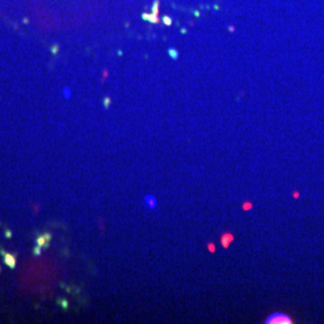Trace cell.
I'll return each mask as SVG.
<instances>
[{"instance_id":"1","label":"cell","mask_w":324,"mask_h":324,"mask_svg":"<svg viewBox=\"0 0 324 324\" xmlns=\"http://www.w3.org/2000/svg\"><path fill=\"white\" fill-rule=\"evenodd\" d=\"M267 323H291V318L283 313L275 312L268 318Z\"/></svg>"},{"instance_id":"2","label":"cell","mask_w":324,"mask_h":324,"mask_svg":"<svg viewBox=\"0 0 324 324\" xmlns=\"http://www.w3.org/2000/svg\"><path fill=\"white\" fill-rule=\"evenodd\" d=\"M144 202H145V204H147V205H148L150 209H155V208H156V205H157V201H156L155 196H151V195L145 196Z\"/></svg>"},{"instance_id":"3","label":"cell","mask_w":324,"mask_h":324,"mask_svg":"<svg viewBox=\"0 0 324 324\" xmlns=\"http://www.w3.org/2000/svg\"><path fill=\"white\" fill-rule=\"evenodd\" d=\"M51 240V234H43L37 238V245L39 246H47Z\"/></svg>"},{"instance_id":"4","label":"cell","mask_w":324,"mask_h":324,"mask_svg":"<svg viewBox=\"0 0 324 324\" xmlns=\"http://www.w3.org/2000/svg\"><path fill=\"white\" fill-rule=\"evenodd\" d=\"M4 262H5V264H7L10 268H14V265H16V258L12 256V255H5V257H4Z\"/></svg>"},{"instance_id":"5","label":"cell","mask_w":324,"mask_h":324,"mask_svg":"<svg viewBox=\"0 0 324 324\" xmlns=\"http://www.w3.org/2000/svg\"><path fill=\"white\" fill-rule=\"evenodd\" d=\"M232 240H233V235H232V234H229V233L223 234V235H222V238H221V241L223 242V246H224V247H227V246H228V244H229Z\"/></svg>"},{"instance_id":"6","label":"cell","mask_w":324,"mask_h":324,"mask_svg":"<svg viewBox=\"0 0 324 324\" xmlns=\"http://www.w3.org/2000/svg\"><path fill=\"white\" fill-rule=\"evenodd\" d=\"M171 55H172L173 59H177V57H178V52H177L175 49H171Z\"/></svg>"},{"instance_id":"7","label":"cell","mask_w":324,"mask_h":324,"mask_svg":"<svg viewBox=\"0 0 324 324\" xmlns=\"http://www.w3.org/2000/svg\"><path fill=\"white\" fill-rule=\"evenodd\" d=\"M163 19H166V23H167V24H172V20H171L169 17H166V18H163Z\"/></svg>"},{"instance_id":"8","label":"cell","mask_w":324,"mask_h":324,"mask_svg":"<svg viewBox=\"0 0 324 324\" xmlns=\"http://www.w3.org/2000/svg\"><path fill=\"white\" fill-rule=\"evenodd\" d=\"M209 248H210V251H215V247H214V245H213V246L210 245V246H209Z\"/></svg>"}]
</instances>
